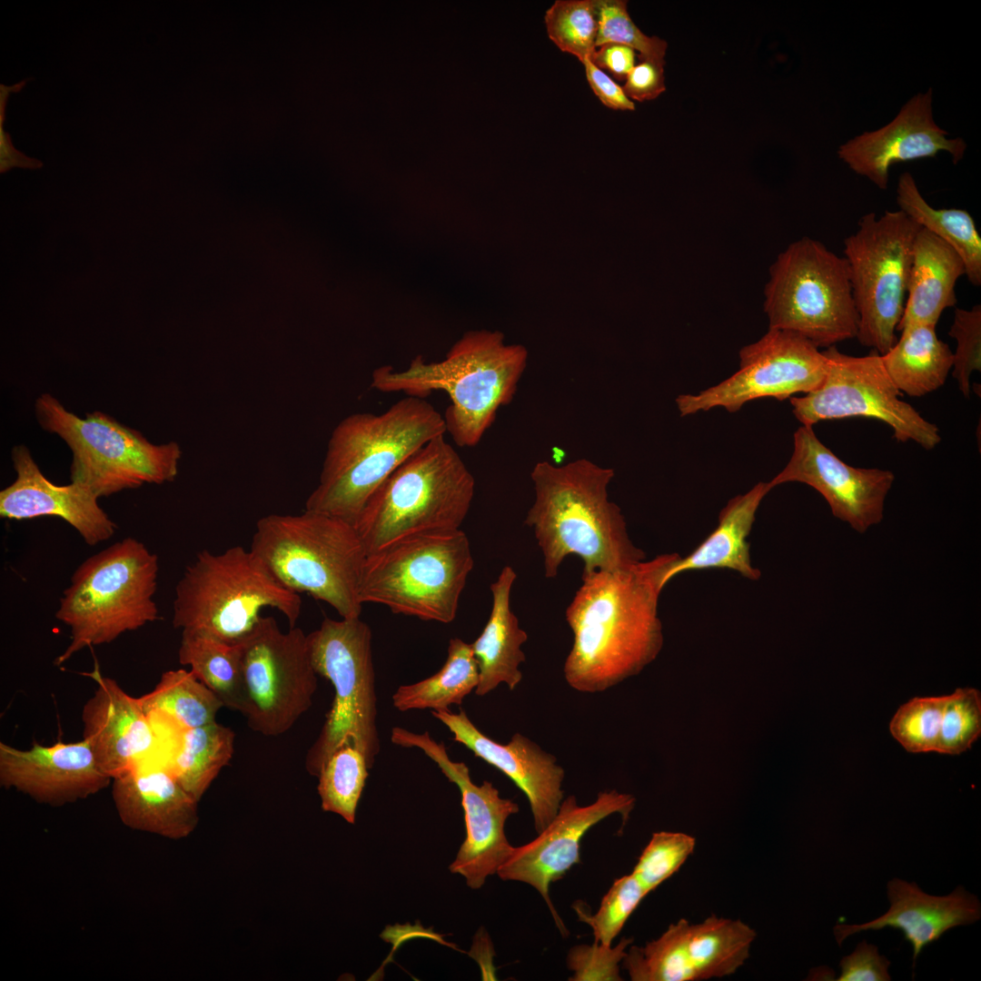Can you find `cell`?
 <instances>
[{"instance_id": "4dcf8cb0", "label": "cell", "mask_w": 981, "mask_h": 981, "mask_svg": "<svg viewBox=\"0 0 981 981\" xmlns=\"http://www.w3.org/2000/svg\"><path fill=\"white\" fill-rule=\"evenodd\" d=\"M936 326L904 327L892 348L881 355L884 367L901 392L921 397L942 387L953 366V352L936 334Z\"/></svg>"}, {"instance_id": "cb8c5ba5", "label": "cell", "mask_w": 981, "mask_h": 981, "mask_svg": "<svg viewBox=\"0 0 981 981\" xmlns=\"http://www.w3.org/2000/svg\"><path fill=\"white\" fill-rule=\"evenodd\" d=\"M90 677L96 689L83 706V739L113 779L144 763L157 744V733L139 698L104 676L97 664Z\"/></svg>"}, {"instance_id": "603a6c76", "label": "cell", "mask_w": 981, "mask_h": 981, "mask_svg": "<svg viewBox=\"0 0 981 981\" xmlns=\"http://www.w3.org/2000/svg\"><path fill=\"white\" fill-rule=\"evenodd\" d=\"M445 725L452 739L506 775L527 797L538 833L556 816L563 800V768L556 758L522 734L515 733L500 744L482 733L463 709L432 710Z\"/></svg>"}, {"instance_id": "c3c4849f", "label": "cell", "mask_w": 981, "mask_h": 981, "mask_svg": "<svg viewBox=\"0 0 981 981\" xmlns=\"http://www.w3.org/2000/svg\"><path fill=\"white\" fill-rule=\"evenodd\" d=\"M587 81L595 95L608 108L621 111H634L635 104L625 94L622 86L610 76L598 68L590 58L582 62Z\"/></svg>"}, {"instance_id": "f907efd6", "label": "cell", "mask_w": 981, "mask_h": 981, "mask_svg": "<svg viewBox=\"0 0 981 981\" xmlns=\"http://www.w3.org/2000/svg\"><path fill=\"white\" fill-rule=\"evenodd\" d=\"M41 164L35 160L29 159L17 151L9 143L6 134L4 131L2 121L0 124V171L5 173L9 169L18 166L26 168H36Z\"/></svg>"}, {"instance_id": "8d00e7d4", "label": "cell", "mask_w": 981, "mask_h": 981, "mask_svg": "<svg viewBox=\"0 0 981 981\" xmlns=\"http://www.w3.org/2000/svg\"><path fill=\"white\" fill-rule=\"evenodd\" d=\"M370 767L363 753L352 744L338 748L322 764L317 775L318 793L324 811L355 822L358 802Z\"/></svg>"}, {"instance_id": "d6986e66", "label": "cell", "mask_w": 981, "mask_h": 981, "mask_svg": "<svg viewBox=\"0 0 981 981\" xmlns=\"http://www.w3.org/2000/svg\"><path fill=\"white\" fill-rule=\"evenodd\" d=\"M634 806L632 795L614 789L599 793L596 800L587 806H580L574 795L569 796L561 801L554 818L536 838L514 847L497 875L502 880L533 887L545 901L561 935L567 936L568 930L550 899V885L580 863L581 839L593 826L613 814H619L625 823Z\"/></svg>"}, {"instance_id": "83f0119b", "label": "cell", "mask_w": 981, "mask_h": 981, "mask_svg": "<svg viewBox=\"0 0 981 981\" xmlns=\"http://www.w3.org/2000/svg\"><path fill=\"white\" fill-rule=\"evenodd\" d=\"M772 489L768 481H760L730 499L720 510L716 528L690 553L674 560L666 575L667 583L683 572L710 569L731 570L758 580L761 572L752 564L748 538L758 509Z\"/></svg>"}, {"instance_id": "52a82bcc", "label": "cell", "mask_w": 981, "mask_h": 981, "mask_svg": "<svg viewBox=\"0 0 981 981\" xmlns=\"http://www.w3.org/2000/svg\"><path fill=\"white\" fill-rule=\"evenodd\" d=\"M159 560L143 542L124 538L86 559L74 572L55 613L71 642L55 665L80 650L110 643L159 618L154 599Z\"/></svg>"}, {"instance_id": "6da1fadb", "label": "cell", "mask_w": 981, "mask_h": 981, "mask_svg": "<svg viewBox=\"0 0 981 981\" xmlns=\"http://www.w3.org/2000/svg\"><path fill=\"white\" fill-rule=\"evenodd\" d=\"M678 557L665 553L628 569L581 575L565 611L573 634L563 668L570 687L603 692L656 659L664 642L659 598Z\"/></svg>"}, {"instance_id": "836d02e7", "label": "cell", "mask_w": 981, "mask_h": 981, "mask_svg": "<svg viewBox=\"0 0 981 981\" xmlns=\"http://www.w3.org/2000/svg\"><path fill=\"white\" fill-rule=\"evenodd\" d=\"M479 679V668L471 644L453 638L449 641L442 668L421 681L400 686L392 695V704L400 711L449 709L451 705H461L466 696L475 691Z\"/></svg>"}, {"instance_id": "f1b7e54d", "label": "cell", "mask_w": 981, "mask_h": 981, "mask_svg": "<svg viewBox=\"0 0 981 981\" xmlns=\"http://www.w3.org/2000/svg\"><path fill=\"white\" fill-rule=\"evenodd\" d=\"M517 574L505 566L490 584L492 606L481 635L471 643L480 679L475 694L484 696L504 683L510 690L522 679L520 665L525 661L521 645L528 639L510 607V593Z\"/></svg>"}, {"instance_id": "f6af8a7d", "label": "cell", "mask_w": 981, "mask_h": 981, "mask_svg": "<svg viewBox=\"0 0 981 981\" xmlns=\"http://www.w3.org/2000/svg\"><path fill=\"white\" fill-rule=\"evenodd\" d=\"M632 938L623 937L615 946L593 942L577 945L567 956V966L573 972L570 981H620L619 964Z\"/></svg>"}, {"instance_id": "e575fe53", "label": "cell", "mask_w": 981, "mask_h": 981, "mask_svg": "<svg viewBox=\"0 0 981 981\" xmlns=\"http://www.w3.org/2000/svg\"><path fill=\"white\" fill-rule=\"evenodd\" d=\"M234 740L233 730L217 721L181 730L168 767L183 788L198 802L231 761Z\"/></svg>"}, {"instance_id": "d6a6232c", "label": "cell", "mask_w": 981, "mask_h": 981, "mask_svg": "<svg viewBox=\"0 0 981 981\" xmlns=\"http://www.w3.org/2000/svg\"><path fill=\"white\" fill-rule=\"evenodd\" d=\"M178 659L220 699L224 708L244 713L246 699L238 643L203 632L182 630Z\"/></svg>"}, {"instance_id": "5b68a950", "label": "cell", "mask_w": 981, "mask_h": 981, "mask_svg": "<svg viewBox=\"0 0 981 981\" xmlns=\"http://www.w3.org/2000/svg\"><path fill=\"white\" fill-rule=\"evenodd\" d=\"M250 550L288 590L326 602L343 619L360 618L366 551L353 524L308 510L270 514L256 522Z\"/></svg>"}, {"instance_id": "484cf974", "label": "cell", "mask_w": 981, "mask_h": 981, "mask_svg": "<svg viewBox=\"0 0 981 981\" xmlns=\"http://www.w3.org/2000/svg\"><path fill=\"white\" fill-rule=\"evenodd\" d=\"M888 910L877 918L858 924H837L833 928L841 946L848 936L867 930L891 927L900 930L913 948V967L923 949L948 930L972 924L981 917L977 897L958 886L949 895L932 896L917 883L893 878L887 883Z\"/></svg>"}, {"instance_id": "7a4b0ae2", "label": "cell", "mask_w": 981, "mask_h": 981, "mask_svg": "<svg viewBox=\"0 0 981 981\" xmlns=\"http://www.w3.org/2000/svg\"><path fill=\"white\" fill-rule=\"evenodd\" d=\"M614 475L613 469L587 459L534 465V501L524 524L533 530L546 578L556 577L570 555L582 560V574L628 569L645 560L630 540L620 508L609 499Z\"/></svg>"}, {"instance_id": "3957f363", "label": "cell", "mask_w": 981, "mask_h": 981, "mask_svg": "<svg viewBox=\"0 0 981 981\" xmlns=\"http://www.w3.org/2000/svg\"><path fill=\"white\" fill-rule=\"evenodd\" d=\"M445 433L443 416L416 396H406L379 414L347 416L331 434L319 483L305 510L355 525L378 487L417 450Z\"/></svg>"}, {"instance_id": "ab89813d", "label": "cell", "mask_w": 981, "mask_h": 981, "mask_svg": "<svg viewBox=\"0 0 981 981\" xmlns=\"http://www.w3.org/2000/svg\"><path fill=\"white\" fill-rule=\"evenodd\" d=\"M946 696L914 698L889 723L892 736L908 752H936Z\"/></svg>"}, {"instance_id": "f546056e", "label": "cell", "mask_w": 981, "mask_h": 981, "mask_svg": "<svg viewBox=\"0 0 981 981\" xmlns=\"http://www.w3.org/2000/svg\"><path fill=\"white\" fill-rule=\"evenodd\" d=\"M965 274L964 263L956 252L920 228L914 241L905 308L897 331L916 323L936 325L943 312L956 304V284Z\"/></svg>"}, {"instance_id": "2e32d148", "label": "cell", "mask_w": 981, "mask_h": 981, "mask_svg": "<svg viewBox=\"0 0 981 981\" xmlns=\"http://www.w3.org/2000/svg\"><path fill=\"white\" fill-rule=\"evenodd\" d=\"M827 359L823 351L795 332L768 329L758 341L739 351V369L723 382L699 393L680 394V416L714 408L735 412L748 401H778L808 393L823 381Z\"/></svg>"}, {"instance_id": "5bb4252c", "label": "cell", "mask_w": 981, "mask_h": 981, "mask_svg": "<svg viewBox=\"0 0 981 981\" xmlns=\"http://www.w3.org/2000/svg\"><path fill=\"white\" fill-rule=\"evenodd\" d=\"M238 644L249 728L284 734L310 709L318 687L307 635L296 626L283 632L273 617L261 616Z\"/></svg>"}, {"instance_id": "9c48e42d", "label": "cell", "mask_w": 981, "mask_h": 981, "mask_svg": "<svg viewBox=\"0 0 981 981\" xmlns=\"http://www.w3.org/2000/svg\"><path fill=\"white\" fill-rule=\"evenodd\" d=\"M473 565L461 530L409 536L366 555L360 600L384 605L395 614L450 623Z\"/></svg>"}, {"instance_id": "681fc988", "label": "cell", "mask_w": 981, "mask_h": 981, "mask_svg": "<svg viewBox=\"0 0 981 981\" xmlns=\"http://www.w3.org/2000/svg\"><path fill=\"white\" fill-rule=\"evenodd\" d=\"M635 50L619 44H604L595 48L589 57L600 69L608 70L614 78L623 81L635 64Z\"/></svg>"}, {"instance_id": "9a60e30c", "label": "cell", "mask_w": 981, "mask_h": 981, "mask_svg": "<svg viewBox=\"0 0 981 981\" xmlns=\"http://www.w3.org/2000/svg\"><path fill=\"white\" fill-rule=\"evenodd\" d=\"M827 359L821 383L800 397H791L792 412L804 426L848 417L876 419L892 428L897 441H913L925 450L940 441L937 426L909 403L888 376L881 355L852 356L836 345L823 351Z\"/></svg>"}, {"instance_id": "7402d4cb", "label": "cell", "mask_w": 981, "mask_h": 981, "mask_svg": "<svg viewBox=\"0 0 981 981\" xmlns=\"http://www.w3.org/2000/svg\"><path fill=\"white\" fill-rule=\"evenodd\" d=\"M112 783L84 739L20 749L0 742V785L39 804L62 807L93 796Z\"/></svg>"}, {"instance_id": "7bdbcfd3", "label": "cell", "mask_w": 981, "mask_h": 981, "mask_svg": "<svg viewBox=\"0 0 981 981\" xmlns=\"http://www.w3.org/2000/svg\"><path fill=\"white\" fill-rule=\"evenodd\" d=\"M598 34L595 46L604 44L627 45L639 53L642 60L665 62L668 44L657 36H648L634 24L624 0H595Z\"/></svg>"}, {"instance_id": "ba28073f", "label": "cell", "mask_w": 981, "mask_h": 981, "mask_svg": "<svg viewBox=\"0 0 981 981\" xmlns=\"http://www.w3.org/2000/svg\"><path fill=\"white\" fill-rule=\"evenodd\" d=\"M273 608L295 627L302 600L282 585L249 549L200 551L175 588L173 625L239 643L264 608Z\"/></svg>"}, {"instance_id": "4316f807", "label": "cell", "mask_w": 981, "mask_h": 981, "mask_svg": "<svg viewBox=\"0 0 981 981\" xmlns=\"http://www.w3.org/2000/svg\"><path fill=\"white\" fill-rule=\"evenodd\" d=\"M112 798L120 820L134 830L181 839L199 822V802L167 764L143 763L113 778Z\"/></svg>"}, {"instance_id": "ac0fdd59", "label": "cell", "mask_w": 981, "mask_h": 981, "mask_svg": "<svg viewBox=\"0 0 981 981\" xmlns=\"http://www.w3.org/2000/svg\"><path fill=\"white\" fill-rule=\"evenodd\" d=\"M391 740L395 745L423 751L449 781L459 788L466 837L449 868L451 873L464 877L471 888L481 887L488 877L497 874L514 849L506 837L504 827L506 820L519 812L518 804L502 798L490 781L476 785L467 765L451 760L443 742L434 740L428 731L419 734L394 727Z\"/></svg>"}, {"instance_id": "8fae6325", "label": "cell", "mask_w": 981, "mask_h": 981, "mask_svg": "<svg viewBox=\"0 0 981 981\" xmlns=\"http://www.w3.org/2000/svg\"><path fill=\"white\" fill-rule=\"evenodd\" d=\"M35 409L40 426L61 437L72 451L71 481L99 498L145 483L169 482L178 474L182 450L175 441L154 444L101 411L80 418L48 393L36 400Z\"/></svg>"}, {"instance_id": "b9f144b4", "label": "cell", "mask_w": 981, "mask_h": 981, "mask_svg": "<svg viewBox=\"0 0 981 981\" xmlns=\"http://www.w3.org/2000/svg\"><path fill=\"white\" fill-rule=\"evenodd\" d=\"M981 733V696L974 688H958L946 696L936 752L958 755Z\"/></svg>"}, {"instance_id": "ee69618b", "label": "cell", "mask_w": 981, "mask_h": 981, "mask_svg": "<svg viewBox=\"0 0 981 981\" xmlns=\"http://www.w3.org/2000/svg\"><path fill=\"white\" fill-rule=\"evenodd\" d=\"M948 335L956 340L952 375L962 394L970 395V377L981 370V305L956 308Z\"/></svg>"}, {"instance_id": "f35d334b", "label": "cell", "mask_w": 981, "mask_h": 981, "mask_svg": "<svg viewBox=\"0 0 981 981\" xmlns=\"http://www.w3.org/2000/svg\"><path fill=\"white\" fill-rule=\"evenodd\" d=\"M649 892L632 875L617 878L602 897L598 911L591 915L581 904L573 906L580 921L593 932L594 942L611 946L627 920Z\"/></svg>"}, {"instance_id": "8992f818", "label": "cell", "mask_w": 981, "mask_h": 981, "mask_svg": "<svg viewBox=\"0 0 981 981\" xmlns=\"http://www.w3.org/2000/svg\"><path fill=\"white\" fill-rule=\"evenodd\" d=\"M474 490L471 472L444 434L431 439L362 508L354 526L366 555L409 536L460 530Z\"/></svg>"}, {"instance_id": "e0dca14e", "label": "cell", "mask_w": 981, "mask_h": 981, "mask_svg": "<svg viewBox=\"0 0 981 981\" xmlns=\"http://www.w3.org/2000/svg\"><path fill=\"white\" fill-rule=\"evenodd\" d=\"M756 931L739 919L681 918L643 946L628 948L622 966L632 981H699L730 976L749 957Z\"/></svg>"}, {"instance_id": "1f68e13d", "label": "cell", "mask_w": 981, "mask_h": 981, "mask_svg": "<svg viewBox=\"0 0 981 981\" xmlns=\"http://www.w3.org/2000/svg\"><path fill=\"white\" fill-rule=\"evenodd\" d=\"M899 210L949 246L962 259L966 276L981 285V237L972 215L964 209H936L921 194L913 175L903 173L897 185Z\"/></svg>"}, {"instance_id": "277c9868", "label": "cell", "mask_w": 981, "mask_h": 981, "mask_svg": "<svg viewBox=\"0 0 981 981\" xmlns=\"http://www.w3.org/2000/svg\"><path fill=\"white\" fill-rule=\"evenodd\" d=\"M527 359L526 348L506 344L502 332L471 331L441 362H426L418 355L404 370L375 369L371 387L421 398L445 391L451 400L443 415L446 432L458 446L472 447L491 426L498 410L511 401Z\"/></svg>"}, {"instance_id": "44dd1931", "label": "cell", "mask_w": 981, "mask_h": 981, "mask_svg": "<svg viewBox=\"0 0 981 981\" xmlns=\"http://www.w3.org/2000/svg\"><path fill=\"white\" fill-rule=\"evenodd\" d=\"M932 102L931 88L917 94L887 124L842 144L838 158L881 190L887 188L889 169L895 164L933 158L941 152L957 164L967 144L961 137L949 138L936 124Z\"/></svg>"}, {"instance_id": "74e56055", "label": "cell", "mask_w": 981, "mask_h": 981, "mask_svg": "<svg viewBox=\"0 0 981 981\" xmlns=\"http://www.w3.org/2000/svg\"><path fill=\"white\" fill-rule=\"evenodd\" d=\"M544 22L550 39L580 63L595 50L599 26L595 0H556L546 11Z\"/></svg>"}, {"instance_id": "60d3db41", "label": "cell", "mask_w": 981, "mask_h": 981, "mask_svg": "<svg viewBox=\"0 0 981 981\" xmlns=\"http://www.w3.org/2000/svg\"><path fill=\"white\" fill-rule=\"evenodd\" d=\"M695 846V837L689 834L655 832L631 874L649 894L679 871L693 853Z\"/></svg>"}, {"instance_id": "4fadbf2b", "label": "cell", "mask_w": 981, "mask_h": 981, "mask_svg": "<svg viewBox=\"0 0 981 981\" xmlns=\"http://www.w3.org/2000/svg\"><path fill=\"white\" fill-rule=\"evenodd\" d=\"M921 227L900 210L864 214L844 240L852 295L858 315L857 339L880 355L897 342L903 315L914 241Z\"/></svg>"}, {"instance_id": "d590c367", "label": "cell", "mask_w": 981, "mask_h": 981, "mask_svg": "<svg viewBox=\"0 0 981 981\" xmlns=\"http://www.w3.org/2000/svg\"><path fill=\"white\" fill-rule=\"evenodd\" d=\"M139 699L150 718H164L182 729L216 721L224 708L210 689L183 669L164 671L154 689Z\"/></svg>"}, {"instance_id": "ffe728a7", "label": "cell", "mask_w": 981, "mask_h": 981, "mask_svg": "<svg viewBox=\"0 0 981 981\" xmlns=\"http://www.w3.org/2000/svg\"><path fill=\"white\" fill-rule=\"evenodd\" d=\"M895 481L892 471L856 468L824 445L813 427L800 426L793 435V452L769 484L800 482L826 500L832 514L859 533L881 522L886 497Z\"/></svg>"}, {"instance_id": "30bf717a", "label": "cell", "mask_w": 981, "mask_h": 981, "mask_svg": "<svg viewBox=\"0 0 981 981\" xmlns=\"http://www.w3.org/2000/svg\"><path fill=\"white\" fill-rule=\"evenodd\" d=\"M372 637L360 618H325L307 634L312 666L334 689L322 730L306 755L305 768L312 776L344 744L360 749L370 768L380 752Z\"/></svg>"}, {"instance_id": "bcb514c9", "label": "cell", "mask_w": 981, "mask_h": 981, "mask_svg": "<svg viewBox=\"0 0 981 981\" xmlns=\"http://www.w3.org/2000/svg\"><path fill=\"white\" fill-rule=\"evenodd\" d=\"M890 961L878 953V948L866 940L858 943L855 950L842 957L839 962L840 975L837 981H889Z\"/></svg>"}, {"instance_id": "7dc6e473", "label": "cell", "mask_w": 981, "mask_h": 981, "mask_svg": "<svg viewBox=\"0 0 981 981\" xmlns=\"http://www.w3.org/2000/svg\"><path fill=\"white\" fill-rule=\"evenodd\" d=\"M665 62L642 60L628 74L623 91L629 99L639 102L653 100L666 90Z\"/></svg>"}, {"instance_id": "d4e9b609", "label": "cell", "mask_w": 981, "mask_h": 981, "mask_svg": "<svg viewBox=\"0 0 981 981\" xmlns=\"http://www.w3.org/2000/svg\"><path fill=\"white\" fill-rule=\"evenodd\" d=\"M11 457L16 477L0 491L1 518H60L90 546L108 540L115 533V523L88 488L73 481L67 485L51 482L24 445L14 447Z\"/></svg>"}, {"instance_id": "7c38bea8", "label": "cell", "mask_w": 981, "mask_h": 981, "mask_svg": "<svg viewBox=\"0 0 981 981\" xmlns=\"http://www.w3.org/2000/svg\"><path fill=\"white\" fill-rule=\"evenodd\" d=\"M764 297L768 329L795 332L818 349L857 337L847 263L817 240L803 237L778 255Z\"/></svg>"}]
</instances>
